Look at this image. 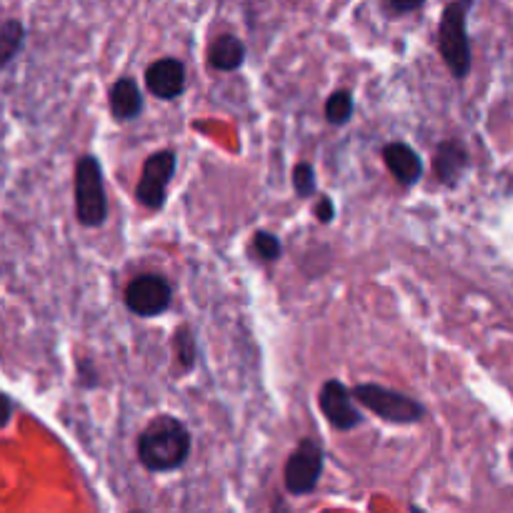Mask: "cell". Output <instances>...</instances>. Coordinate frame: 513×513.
<instances>
[{
  "mask_svg": "<svg viewBox=\"0 0 513 513\" xmlns=\"http://www.w3.org/2000/svg\"><path fill=\"white\" fill-rule=\"evenodd\" d=\"M191 453V433L186 423L173 416H158L138 438V458L148 471H173L183 466Z\"/></svg>",
  "mask_w": 513,
  "mask_h": 513,
  "instance_id": "cell-1",
  "label": "cell"
},
{
  "mask_svg": "<svg viewBox=\"0 0 513 513\" xmlns=\"http://www.w3.org/2000/svg\"><path fill=\"white\" fill-rule=\"evenodd\" d=\"M473 0H453L443 11L438 23V48L441 58L448 66L453 78L463 81L471 71V41H468L466 18L471 11Z\"/></svg>",
  "mask_w": 513,
  "mask_h": 513,
  "instance_id": "cell-2",
  "label": "cell"
},
{
  "mask_svg": "<svg viewBox=\"0 0 513 513\" xmlns=\"http://www.w3.org/2000/svg\"><path fill=\"white\" fill-rule=\"evenodd\" d=\"M76 216L88 228L101 226L108 216L101 163L93 156H83L76 163Z\"/></svg>",
  "mask_w": 513,
  "mask_h": 513,
  "instance_id": "cell-3",
  "label": "cell"
},
{
  "mask_svg": "<svg viewBox=\"0 0 513 513\" xmlns=\"http://www.w3.org/2000/svg\"><path fill=\"white\" fill-rule=\"evenodd\" d=\"M353 398L363 403L368 411L381 416L383 421L391 423H416L426 413L421 403L413 401L411 396L393 391V388L378 386V383H361V386L353 388Z\"/></svg>",
  "mask_w": 513,
  "mask_h": 513,
  "instance_id": "cell-4",
  "label": "cell"
},
{
  "mask_svg": "<svg viewBox=\"0 0 513 513\" xmlns=\"http://www.w3.org/2000/svg\"><path fill=\"white\" fill-rule=\"evenodd\" d=\"M323 471V448L311 438H303L286 463V488L293 496H306L316 488Z\"/></svg>",
  "mask_w": 513,
  "mask_h": 513,
  "instance_id": "cell-5",
  "label": "cell"
},
{
  "mask_svg": "<svg viewBox=\"0 0 513 513\" xmlns=\"http://www.w3.org/2000/svg\"><path fill=\"white\" fill-rule=\"evenodd\" d=\"M171 301V286H168L166 278L156 276V273H146V276L133 278L131 286L126 288V306L141 318L161 316L163 311H168Z\"/></svg>",
  "mask_w": 513,
  "mask_h": 513,
  "instance_id": "cell-6",
  "label": "cell"
},
{
  "mask_svg": "<svg viewBox=\"0 0 513 513\" xmlns=\"http://www.w3.org/2000/svg\"><path fill=\"white\" fill-rule=\"evenodd\" d=\"M173 173H176V153L173 151H161L153 153L151 158L143 166V176L141 183L136 188V198L143 203L146 208H163L166 203V191L168 183L173 181Z\"/></svg>",
  "mask_w": 513,
  "mask_h": 513,
  "instance_id": "cell-7",
  "label": "cell"
},
{
  "mask_svg": "<svg viewBox=\"0 0 513 513\" xmlns=\"http://www.w3.org/2000/svg\"><path fill=\"white\" fill-rule=\"evenodd\" d=\"M323 416L328 418L333 428L338 431H351L353 426L361 423V413L353 406V391L341 381H326L318 393Z\"/></svg>",
  "mask_w": 513,
  "mask_h": 513,
  "instance_id": "cell-8",
  "label": "cell"
},
{
  "mask_svg": "<svg viewBox=\"0 0 513 513\" xmlns=\"http://www.w3.org/2000/svg\"><path fill=\"white\" fill-rule=\"evenodd\" d=\"M146 86L148 91L163 101H173L186 88V68L176 58H161V61L151 63L146 71Z\"/></svg>",
  "mask_w": 513,
  "mask_h": 513,
  "instance_id": "cell-9",
  "label": "cell"
},
{
  "mask_svg": "<svg viewBox=\"0 0 513 513\" xmlns=\"http://www.w3.org/2000/svg\"><path fill=\"white\" fill-rule=\"evenodd\" d=\"M383 161H386L391 176L398 183H403V186H413V183L421 181L423 163L418 153L411 146H406V143H388L383 148Z\"/></svg>",
  "mask_w": 513,
  "mask_h": 513,
  "instance_id": "cell-10",
  "label": "cell"
},
{
  "mask_svg": "<svg viewBox=\"0 0 513 513\" xmlns=\"http://www.w3.org/2000/svg\"><path fill=\"white\" fill-rule=\"evenodd\" d=\"M468 168V151L458 141H443L433 156V173L443 186H456L461 173Z\"/></svg>",
  "mask_w": 513,
  "mask_h": 513,
  "instance_id": "cell-11",
  "label": "cell"
},
{
  "mask_svg": "<svg viewBox=\"0 0 513 513\" xmlns=\"http://www.w3.org/2000/svg\"><path fill=\"white\" fill-rule=\"evenodd\" d=\"M108 103H111V113L118 121H133L143 111V96L131 78H121V81L113 83Z\"/></svg>",
  "mask_w": 513,
  "mask_h": 513,
  "instance_id": "cell-12",
  "label": "cell"
},
{
  "mask_svg": "<svg viewBox=\"0 0 513 513\" xmlns=\"http://www.w3.org/2000/svg\"><path fill=\"white\" fill-rule=\"evenodd\" d=\"M243 58H246V46L236 36H221L208 53V61L218 71H236Z\"/></svg>",
  "mask_w": 513,
  "mask_h": 513,
  "instance_id": "cell-13",
  "label": "cell"
},
{
  "mask_svg": "<svg viewBox=\"0 0 513 513\" xmlns=\"http://www.w3.org/2000/svg\"><path fill=\"white\" fill-rule=\"evenodd\" d=\"M26 43V28L21 21H6L0 26V68H6Z\"/></svg>",
  "mask_w": 513,
  "mask_h": 513,
  "instance_id": "cell-14",
  "label": "cell"
},
{
  "mask_svg": "<svg viewBox=\"0 0 513 513\" xmlns=\"http://www.w3.org/2000/svg\"><path fill=\"white\" fill-rule=\"evenodd\" d=\"M353 116V98L348 91H336L326 103V118L333 126H343Z\"/></svg>",
  "mask_w": 513,
  "mask_h": 513,
  "instance_id": "cell-15",
  "label": "cell"
},
{
  "mask_svg": "<svg viewBox=\"0 0 513 513\" xmlns=\"http://www.w3.org/2000/svg\"><path fill=\"white\" fill-rule=\"evenodd\" d=\"M253 251H256V256L261 258V261L271 263V261H278V258H281L283 246H281V241L273 236V233L258 231L256 236H253Z\"/></svg>",
  "mask_w": 513,
  "mask_h": 513,
  "instance_id": "cell-16",
  "label": "cell"
},
{
  "mask_svg": "<svg viewBox=\"0 0 513 513\" xmlns=\"http://www.w3.org/2000/svg\"><path fill=\"white\" fill-rule=\"evenodd\" d=\"M173 346H176V356H178V361H181V366L186 368V371L188 368H193V363H196V341H193V336L188 328L176 331Z\"/></svg>",
  "mask_w": 513,
  "mask_h": 513,
  "instance_id": "cell-17",
  "label": "cell"
},
{
  "mask_svg": "<svg viewBox=\"0 0 513 513\" xmlns=\"http://www.w3.org/2000/svg\"><path fill=\"white\" fill-rule=\"evenodd\" d=\"M293 188H296L298 196L308 198L316 193V173H313L311 163H298L293 168Z\"/></svg>",
  "mask_w": 513,
  "mask_h": 513,
  "instance_id": "cell-18",
  "label": "cell"
},
{
  "mask_svg": "<svg viewBox=\"0 0 513 513\" xmlns=\"http://www.w3.org/2000/svg\"><path fill=\"white\" fill-rule=\"evenodd\" d=\"M421 6H423V0H388V8H391V13H396V16L411 13Z\"/></svg>",
  "mask_w": 513,
  "mask_h": 513,
  "instance_id": "cell-19",
  "label": "cell"
},
{
  "mask_svg": "<svg viewBox=\"0 0 513 513\" xmlns=\"http://www.w3.org/2000/svg\"><path fill=\"white\" fill-rule=\"evenodd\" d=\"M333 213H336V208H333V201L331 198H321L316 206V218L321 223H331L333 221Z\"/></svg>",
  "mask_w": 513,
  "mask_h": 513,
  "instance_id": "cell-20",
  "label": "cell"
},
{
  "mask_svg": "<svg viewBox=\"0 0 513 513\" xmlns=\"http://www.w3.org/2000/svg\"><path fill=\"white\" fill-rule=\"evenodd\" d=\"M11 416H13V403L8 401V396H3V393H0V428L8 426Z\"/></svg>",
  "mask_w": 513,
  "mask_h": 513,
  "instance_id": "cell-21",
  "label": "cell"
}]
</instances>
